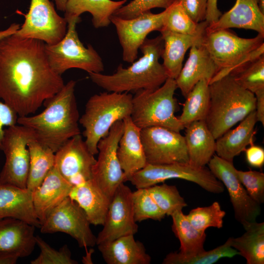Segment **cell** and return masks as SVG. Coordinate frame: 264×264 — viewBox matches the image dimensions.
Returning <instances> with one entry per match:
<instances>
[{
	"mask_svg": "<svg viewBox=\"0 0 264 264\" xmlns=\"http://www.w3.org/2000/svg\"><path fill=\"white\" fill-rule=\"evenodd\" d=\"M64 85L49 63L44 43L15 33L0 41V99L19 117L36 112Z\"/></svg>",
	"mask_w": 264,
	"mask_h": 264,
	"instance_id": "obj_1",
	"label": "cell"
},
{
	"mask_svg": "<svg viewBox=\"0 0 264 264\" xmlns=\"http://www.w3.org/2000/svg\"><path fill=\"white\" fill-rule=\"evenodd\" d=\"M76 82L70 80L45 100V109L34 115L18 117L17 124L30 129L35 139L54 153L68 139L81 134L75 95Z\"/></svg>",
	"mask_w": 264,
	"mask_h": 264,
	"instance_id": "obj_2",
	"label": "cell"
},
{
	"mask_svg": "<svg viewBox=\"0 0 264 264\" xmlns=\"http://www.w3.org/2000/svg\"><path fill=\"white\" fill-rule=\"evenodd\" d=\"M161 35L147 38L140 47L142 56L127 67L120 64L112 74L89 73L91 81L107 91L118 93L154 90L168 78L159 60L163 49Z\"/></svg>",
	"mask_w": 264,
	"mask_h": 264,
	"instance_id": "obj_3",
	"label": "cell"
},
{
	"mask_svg": "<svg viewBox=\"0 0 264 264\" xmlns=\"http://www.w3.org/2000/svg\"><path fill=\"white\" fill-rule=\"evenodd\" d=\"M209 90L205 121L216 139L255 110L254 94L239 85L229 74L210 83Z\"/></svg>",
	"mask_w": 264,
	"mask_h": 264,
	"instance_id": "obj_4",
	"label": "cell"
},
{
	"mask_svg": "<svg viewBox=\"0 0 264 264\" xmlns=\"http://www.w3.org/2000/svg\"><path fill=\"white\" fill-rule=\"evenodd\" d=\"M132 97L129 92L106 91L88 99L79 122L84 129L85 141L92 154L98 153L99 141L115 122L131 116Z\"/></svg>",
	"mask_w": 264,
	"mask_h": 264,
	"instance_id": "obj_5",
	"label": "cell"
},
{
	"mask_svg": "<svg viewBox=\"0 0 264 264\" xmlns=\"http://www.w3.org/2000/svg\"><path fill=\"white\" fill-rule=\"evenodd\" d=\"M228 29L205 31L202 44L218 70L209 84L264 54V35L243 38Z\"/></svg>",
	"mask_w": 264,
	"mask_h": 264,
	"instance_id": "obj_6",
	"label": "cell"
},
{
	"mask_svg": "<svg viewBox=\"0 0 264 264\" xmlns=\"http://www.w3.org/2000/svg\"><path fill=\"white\" fill-rule=\"evenodd\" d=\"M177 88L175 79L168 78L154 90H140L132 97L130 117L140 129L160 126L180 132L184 129L175 113L177 101L174 97Z\"/></svg>",
	"mask_w": 264,
	"mask_h": 264,
	"instance_id": "obj_7",
	"label": "cell"
},
{
	"mask_svg": "<svg viewBox=\"0 0 264 264\" xmlns=\"http://www.w3.org/2000/svg\"><path fill=\"white\" fill-rule=\"evenodd\" d=\"M67 21V30L65 36L54 44H45V50L53 70L62 75L71 68H78L89 73H102L104 70L102 59L93 47H85L80 40L76 30L80 18H71Z\"/></svg>",
	"mask_w": 264,
	"mask_h": 264,
	"instance_id": "obj_8",
	"label": "cell"
},
{
	"mask_svg": "<svg viewBox=\"0 0 264 264\" xmlns=\"http://www.w3.org/2000/svg\"><path fill=\"white\" fill-rule=\"evenodd\" d=\"M182 179L197 184L214 194L223 192L224 186L209 169L189 163L164 164H148L129 180L137 188H147L171 179Z\"/></svg>",
	"mask_w": 264,
	"mask_h": 264,
	"instance_id": "obj_9",
	"label": "cell"
},
{
	"mask_svg": "<svg viewBox=\"0 0 264 264\" xmlns=\"http://www.w3.org/2000/svg\"><path fill=\"white\" fill-rule=\"evenodd\" d=\"M33 139V132L23 126L17 124L5 129L1 150L5 161L0 182L27 188L30 161L27 145Z\"/></svg>",
	"mask_w": 264,
	"mask_h": 264,
	"instance_id": "obj_10",
	"label": "cell"
},
{
	"mask_svg": "<svg viewBox=\"0 0 264 264\" xmlns=\"http://www.w3.org/2000/svg\"><path fill=\"white\" fill-rule=\"evenodd\" d=\"M90 224L81 207L67 197L49 213L40 228L43 234H67L80 247L87 249L94 246L96 242Z\"/></svg>",
	"mask_w": 264,
	"mask_h": 264,
	"instance_id": "obj_11",
	"label": "cell"
},
{
	"mask_svg": "<svg viewBox=\"0 0 264 264\" xmlns=\"http://www.w3.org/2000/svg\"><path fill=\"white\" fill-rule=\"evenodd\" d=\"M124 131L123 120L115 122L97 145L98 156L92 170V179L111 200L117 187L124 183L117 150Z\"/></svg>",
	"mask_w": 264,
	"mask_h": 264,
	"instance_id": "obj_12",
	"label": "cell"
},
{
	"mask_svg": "<svg viewBox=\"0 0 264 264\" xmlns=\"http://www.w3.org/2000/svg\"><path fill=\"white\" fill-rule=\"evenodd\" d=\"M67 24L66 19L57 13L49 0H31L24 22L15 34L54 44L65 36Z\"/></svg>",
	"mask_w": 264,
	"mask_h": 264,
	"instance_id": "obj_13",
	"label": "cell"
},
{
	"mask_svg": "<svg viewBox=\"0 0 264 264\" xmlns=\"http://www.w3.org/2000/svg\"><path fill=\"white\" fill-rule=\"evenodd\" d=\"M209 170L229 193L236 220L246 229L261 214L260 205L255 201L239 180L232 162L214 154L208 163Z\"/></svg>",
	"mask_w": 264,
	"mask_h": 264,
	"instance_id": "obj_14",
	"label": "cell"
},
{
	"mask_svg": "<svg viewBox=\"0 0 264 264\" xmlns=\"http://www.w3.org/2000/svg\"><path fill=\"white\" fill-rule=\"evenodd\" d=\"M140 135L147 163L189 162L184 136L180 132L152 126L141 129Z\"/></svg>",
	"mask_w": 264,
	"mask_h": 264,
	"instance_id": "obj_15",
	"label": "cell"
},
{
	"mask_svg": "<svg viewBox=\"0 0 264 264\" xmlns=\"http://www.w3.org/2000/svg\"><path fill=\"white\" fill-rule=\"evenodd\" d=\"M167 10L168 8L158 14L149 11L130 19L111 16L110 22L116 28L122 48L123 61L130 63L135 61L138 49L148 35L162 28Z\"/></svg>",
	"mask_w": 264,
	"mask_h": 264,
	"instance_id": "obj_16",
	"label": "cell"
},
{
	"mask_svg": "<svg viewBox=\"0 0 264 264\" xmlns=\"http://www.w3.org/2000/svg\"><path fill=\"white\" fill-rule=\"evenodd\" d=\"M55 154L54 167L73 186L92 179V168L96 159L81 134L66 141Z\"/></svg>",
	"mask_w": 264,
	"mask_h": 264,
	"instance_id": "obj_17",
	"label": "cell"
},
{
	"mask_svg": "<svg viewBox=\"0 0 264 264\" xmlns=\"http://www.w3.org/2000/svg\"><path fill=\"white\" fill-rule=\"evenodd\" d=\"M132 193L124 182L117 187L110 201L103 228L96 237V245L137 233L138 227L134 217Z\"/></svg>",
	"mask_w": 264,
	"mask_h": 264,
	"instance_id": "obj_18",
	"label": "cell"
},
{
	"mask_svg": "<svg viewBox=\"0 0 264 264\" xmlns=\"http://www.w3.org/2000/svg\"><path fill=\"white\" fill-rule=\"evenodd\" d=\"M35 229L34 226L18 219H0V254L19 258L29 256L36 245Z\"/></svg>",
	"mask_w": 264,
	"mask_h": 264,
	"instance_id": "obj_19",
	"label": "cell"
},
{
	"mask_svg": "<svg viewBox=\"0 0 264 264\" xmlns=\"http://www.w3.org/2000/svg\"><path fill=\"white\" fill-rule=\"evenodd\" d=\"M123 122L124 131L119 141L117 154L126 182L143 169L147 162L141 139V129L134 125L130 116Z\"/></svg>",
	"mask_w": 264,
	"mask_h": 264,
	"instance_id": "obj_20",
	"label": "cell"
},
{
	"mask_svg": "<svg viewBox=\"0 0 264 264\" xmlns=\"http://www.w3.org/2000/svg\"><path fill=\"white\" fill-rule=\"evenodd\" d=\"M259 0H236L234 6L222 14L218 21L208 25L206 32L239 28L256 31L264 35V13Z\"/></svg>",
	"mask_w": 264,
	"mask_h": 264,
	"instance_id": "obj_21",
	"label": "cell"
},
{
	"mask_svg": "<svg viewBox=\"0 0 264 264\" xmlns=\"http://www.w3.org/2000/svg\"><path fill=\"white\" fill-rule=\"evenodd\" d=\"M218 68L202 44L190 47L189 57L175 79L177 88L186 98L195 85L201 79L211 81Z\"/></svg>",
	"mask_w": 264,
	"mask_h": 264,
	"instance_id": "obj_22",
	"label": "cell"
},
{
	"mask_svg": "<svg viewBox=\"0 0 264 264\" xmlns=\"http://www.w3.org/2000/svg\"><path fill=\"white\" fill-rule=\"evenodd\" d=\"M5 218L18 219L40 228L32 192L27 188L0 182V219Z\"/></svg>",
	"mask_w": 264,
	"mask_h": 264,
	"instance_id": "obj_23",
	"label": "cell"
},
{
	"mask_svg": "<svg viewBox=\"0 0 264 264\" xmlns=\"http://www.w3.org/2000/svg\"><path fill=\"white\" fill-rule=\"evenodd\" d=\"M72 187L54 166L49 171L32 192L34 209L41 225L49 213L69 196Z\"/></svg>",
	"mask_w": 264,
	"mask_h": 264,
	"instance_id": "obj_24",
	"label": "cell"
},
{
	"mask_svg": "<svg viewBox=\"0 0 264 264\" xmlns=\"http://www.w3.org/2000/svg\"><path fill=\"white\" fill-rule=\"evenodd\" d=\"M68 197L83 210L90 224L103 225L111 200L92 179L73 186Z\"/></svg>",
	"mask_w": 264,
	"mask_h": 264,
	"instance_id": "obj_25",
	"label": "cell"
},
{
	"mask_svg": "<svg viewBox=\"0 0 264 264\" xmlns=\"http://www.w3.org/2000/svg\"><path fill=\"white\" fill-rule=\"evenodd\" d=\"M97 245L108 264H150L151 262L144 244L136 241L133 235L123 236Z\"/></svg>",
	"mask_w": 264,
	"mask_h": 264,
	"instance_id": "obj_26",
	"label": "cell"
},
{
	"mask_svg": "<svg viewBox=\"0 0 264 264\" xmlns=\"http://www.w3.org/2000/svg\"><path fill=\"white\" fill-rule=\"evenodd\" d=\"M257 122L255 110L250 113L234 129H229L216 139V152L219 157L233 162L234 158L246 147L253 144L255 126Z\"/></svg>",
	"mask_w": 264,
	"mask_h": 264,
	"instance_id": "obj_27",
	"label": "cell"
},
{
	"mask_svg": "<svg viewBox=\"0 0 264 264\" xmlns=\"http://www.w3.org/2000/svg\"><path fill=\"white\" fill-rule=\"evenodd\" d=\"M159 32L164 43L161 55L162 65L168 78L176 79L182 67L186 51L193 45L202 44L205 32L195 35L178 34L166 30Z\"/></svg>",
	"mask_w": 264,
	"mask_h": 264,
	"instance_id": "obj_28",
	"label": "cell"
},
{
	"mask_svg": "<svg viewBox=\"0 0 264 264\" xmlns=\"http://www.w3.org/2000/svg\"><path fill=\"white\" fill-rule=\"evenodd\" d=\"M185 128L184 136L189 163L204 167L216 152V139L205 120L193 122Z\"/></svg>",
	"mask_w": 264,
	"mask_h": 264,
	"instance_id": "obj_29",
	"label": "cell"
},
{
	"mask_svg": "<svg viewBox=\"0 0 264 264\" xmlns=\"http://www.w3.org/2000/svg\"><path fill=\"white\" fill-rule=\"evenodd\" d=\"M127 0H67L65 18H80L85 12L92 16V22L96 28L107 27L111 23L110 17L122 7Z\"/></svg>",
	"mask_w": 264,
	"mask_h": 264,
	"instance_id": "obj_30",
	"label": "cell"
},
{
	"mask_svg": "<svg viewBox=\"0 0 264 264\" xmlns=\"http://www.w3.org/2000/svg\"><path fill=\"white\" fill-rule=\"evenodd\" d=\"M237 238H229L231 246L245 258L247 264H264V222L255 221Z\"/></svg>",
	"mask_w": 264,
	"mask_h": 264,
	"instance_id": "obj_31",
	"label": "cell"
},
{
	"mask_svg": "<svg viewBox=\"0 0 264 264\" xmlns=\"http://www.w3.org/2000/svg\"><path fill=\"white\" fill-rule=\"evenodd\" d=\"M27 146L30 161L27 188L33 192L54 166L55 154L50 148L35 139L31 140Z\"/></svg>",
	"mask_w": 264,
	"mask_h": 264,
	"instance_id": "obj_32",
	"label": "cell"
},
{
	"mask_svg": "<svg viewBox=\"0 0 264 264\" xmlns=\"http://www.w3.org/2000/svg\"><path fill=\"white\" fill-rule=\"evenodd\" d=\"M171 217L172 230L180 244L178 252L182 255L189 256L204 250L206 237L205 231L194 227L182 210L175 212Z\"/></svg>",
	"mask_w": 264,
	"mask_h": 264,
	"instance_id": "obj_33",
	"label": "cell"
},
{
	"mask_svg": "<svg viewBox=\"0 0 264 264\" xmlns=\"http://www.w3.org/2000/svg\"><path fill=\"white\" fill-rule=\"evenodd\" d=\"M209 102V81L201 79L186 97L182 113L178 117L184 128L193 122L205 120Z\"/></svg>",
	"mask_w": 264,
	"mask_h": 264,
	"instance_id": "obj_34",
	"label": "cell"
},
{
	"mask_svg": "<svg viewBox=\"0 0 264 264\" xmlns=\"http://www.w3.org/2000/svg\"><path fill=\"white\" fill-rule=\"evenodd\" d=\"M239 255L231 246L229 239L223 244L208 251L205 249L195 254L184 256L178 252H171L164 259L163 264H213L223 258H232Z\"/></svg>",
	"mask_w": 264,
	"mask_h": 264,
	"instance_id": "obj_35",
	"label": "cell"
},
{
	"mask_svg": "<svg viewBox=\"0 0 264 264\" xmlns=\"http://www.w3.org/2000/svg\"><path fill=\"white\" fill-rule=\"evenodd\" d=\"M208 25L205 21L199 23L195 22L177 0L168 8L161 30L181 34L195 35L205 32Z\"/></svg>",
	"mask_w": 264,
	"mask_h": 264,
	"instance_id": "obj_36",
	"label": "cell"
},
{
	"mask_svg": "<svg viewBox=\"0 0 264 264\" xmlns=\"http://www.w3.org/2000/svg\"><path fill=\"white\" fill-rule=\"evenodd\" d=\"M229 75L239 85L254 94L264 89V54L236 69Z\"/></svg>",
	"mask_w": 264,
	"mask_h": 264,
	"instance_id": "obj_37",
	"label": "cell"
},
{
	"mask_svg": "<svg viewBox=\"0 0 264 264\" xmlns=\"http://www.w3.org/2000/svg\"><path fill=\"white\" fill-rule=\"evenodd\" d=\"M151 197L161 210L167 216L182 210L187 204L176 187L165 183L147 188Z\"/></svg>",
	"mask_w": 264,
	"mask_h": 264,
	"instance_id": "obj_38",
	"label": "cell"
},
{
	"mask_svg": "<svg viewBox=\"0 0 264 264\" xmlns=\"http://www.w3.org/2000/svg\"><path fill=\"white\" fill-rule=\"evenodd\" d=\"M225 214L220 203L215 201L208 206L198 207L191 210L186 216L196 229L205 231L209 227L218 229L222 227Z\"/></svg>",
	"mask_w": 264,
	"mask_h": 264,
	"instance_id": "obj_39",
	"label": "cell"
},
{
	"mask_svg": "<svg viewBox=\"0 0 264 264\" xmlns=\"http://www.w3.org/2000/svg\"><path fill=\"white\" fill-rule=\"evenodd\" d=\"M134 220L136 222L151 219L160 220L166 215L158 207L147 188H137L132 193Z\"/></svg>",
	"mask_w": 264,
	"mask_h": 264,
	"instance_id": "obj_40",
	"label": "cell"
},
{
	"mask_svg": "<svg viewBox=\"0 0 264 264\" xmlns=\"http://www.w3.org/2000/svg\"><path fill=\"white\" fill-rule=\"evenodd\" d=\"M36 244L40 249L39 256L30 262L31 264H76L71 258V252L65 244L59 250L49 245L39 236H35Z\"/></svg>",
	"mask_w": 264,
	"mask_h": 264,
	"instance_id": "obj_41",
	"label": "cell"
},
{
	"mask_svg": "<svg viewBox=\"0 0 264 264\" xmlns=\"http://www.w3.org/2000/svg\"><path fill=\"white\" fill-rule=\"evenodd\" d=\"M177 0H132L118 9L113 15L125 19L135 18L154 8L167 9Z\"/></svg>",
	"mask_w": 264,
	"mask_h": 264,
	"instance_id": "obj_42",
	"label": "cell"
},
{
	"mask_svg": "<svg viewBox=\"0 0 264 264\" xmlns=\"http://www.w3.org/2000/svg\"><path fill=\"white\" fill-rule=\"evenodd\" d=\"M237 176L251 198L261 205L264 202V174L249 170H236Z\"/></svg>",
	"mask_w": 264,
	"mask_h": 264,
	"instance_id": "obj_43",
	"label": "cell"
},
{
	"mask_svg": "<svg viewBox=\"0 0 264 264\" xmlns=\"http://www.w3.org/2000/svg\"><path fill=\"white\" fill-rule=\"evenodd\" d=\"M181 5L196 23L205 20L208 0H178Z\"/></svg>",
	"mask_w": 264,
	"mask_h": 264,
	"instance_id": "obj_44",
	"label": "cell"
},
{
	"mask_svg": "<svg viewBox=\"0 0 264 264\" xmlns=\"http://www.w3.org/2000/svg\"><path fill=\"white\" fill-rule=\"evenodd\" d=\"M18 115L4 102L0 101V150L4 136L5 129L17 124Z\"/></svg>",
	"mask_w": 264,
	"mask_h": 264,
	"instance_id": "obj_45",
	"label": "cell"
},
{
	"mask_svg": "<svg viewBox=\"0 0 264 264\" xmlns=\"http://www.w3.org/2000/svg\"><path fill=\"white\" fill-rule=\"evenodd\" d=\"M247 163L251 166L261 168L264 164V149L253 144L244 151Z\"/></svg>",
	"mask_w": 264,
	"mask_h": 264,
	"instance_id": "obj_46",
	"label": "cell"
},
{
	"mask_svg": "<svg viewBox=\"0 0 264 264\" xmlns=\"http://www.w3.org/2000/svg\"><path fill=\"white\" fill-rule=\"evenodd\" d=\"M218 0H208L205 21L208 25L216 22L222 15L217 6Z\"/></svg>",
	"mask_w": 264,
	"mask_h": 264,
	"instance_id": "obj_47",
	"label": "cell"
},
{
	"mask_svg": "<svg viewBox=\"0 0 264 264\" xmlns=\"http://www.w3.org/2000/svg\"><path fill=\"white\" fill-rule=\"evenodd\" d=\"M256 97L255 111L257 122L264 125V88L255 92Z\"/></svg>",
	"mask_w": 264,
	"mask_h": 264,
	"instance_id": "obj_48",
	"label": "cell"
},
{
	"mask_svg": "<svg viewBox=\"0 0 264 264\" xmlns=\"http://www.w3.org/2000/svg\"><path fill=\"white\" fill-rule=\"evenodd\" d=\"M21 25L19 23H13L7 28L0 30V41L5 37L16 33Z\"/></svg>",
	"mask_w": 264,
	"mask_h": 264,
	"instance_id": "obj_49",
	"label": "cell"
},
{
	"mask_svg": "<svg viewBox=\"0 0 264 264\" xmlns=\"http://www.w3.org/2000/svg\"><path fill=\"white\" fill-rule=\"evenodd\" d=\"M19 259L15 255L0 254V264H15Z\"/></svg>",
	"mask_w": 264,
	"mask_h": 264,
	"instance_id": "obj_50",
	"label": "cell"
},
{
	"mask_svg": "<svg viewBox=\"0 0 264 264\" xmlns=\"http://www.w3.org/2000/svg\"><path fill=\"white\" fill-rule=\"evenodd\" d=\"M57 10L65 12L67 0H53Z\"/></svg>",
	"mask_w": 264,
	"mask_h": 264,
	"instance_id": "obj_51",
	"label": "cell"
},
{
	"mask_svg": "<svg viewBox=\"0 0 264 264\" xmlns=\"http://www.w3.org/2000/svg\"><path fill=\"white\" fill-rule=\"evenodd\" d=\"M259 6L261 11L264 13V0H259Z\"/></svg>",
	"mask_w": 264,
	"mask_h": 264,
	"instance_id": "obj_52",
	"label": "cell"
}]
</instances>
